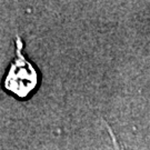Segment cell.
I'll return each mask as SVG.
<instances>
[{
    "label": "cell",
    "instance_id": "obj_1",
    "mask_svg": "<svg viewBox=\"0 0 150 150\" xmlns=\"http://www.w3.org/2000/svg\"><path fill=\"white\" fill-rule=\"evenodd\" d=\"M16 58L7 71L4 87L20 99L27 98L38 86V72L35 66L22 54L23 43L19 36L16 37Z\"/></svg>",
    "mask_w": 150,
    "mask_h": 150
},
{
    "label": "cell",
    "instance_id": "obj_2",
    "mask_svg": "<svg viewBox=\"0 0 150 150\" xmlns=\"http://www.w3.org/2000/svg\"><path fill=\"white\" fill-rule=\"evenodd\" d=\"M107 127H108V129H109V132H110V134H111V137H112V141H113V145H115V148H116V150H122L121 146L119 145V142L117 141V139H116V136L113 134L111 128H110L109 126H107Z\"/></svg>",
    "mask_w": 150,
    "mask_h": 150
}]
</instances>
